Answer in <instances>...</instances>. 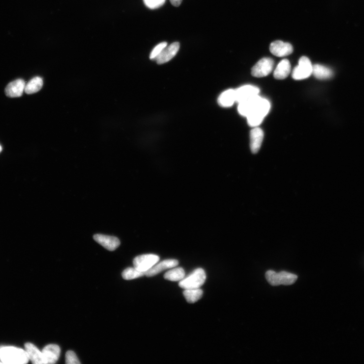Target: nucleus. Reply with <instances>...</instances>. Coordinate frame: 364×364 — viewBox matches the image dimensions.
I'll return each mask as SVG.
<instances>
[{"label": "nucleus", "instance_id": "nucleus-1", "mask_svg": "<svg viewBox=\"0 0 364 364\" xmlns=\"http://www.w3.org/2000/svg\"><path fill=\"white\" fill-rule=\"evenodd\" d=\"M0 361L6 364H26L29 360L26 350L12 346H1Z\"/></svg>", "mask_w": 364, "mask_h": 364}, {"label": "nucleus", "instance_id": "nucleus-2", "mask_svg": "<svg viewBox=\"0 0 364 364\" xmlns=\"http://www.w3.org/2000/svg\"><path fill=\"white\" fill-rule=\"evenodd\" d=\"M270 107V104L267 99L260 97L253 111L246 117L248 124L254 128L260 125L269 113Z\"/></svg>", "mask_w": 364, "mask_h": 364}, {"label": "nucleus", "instance_id": "nucleus-3", "mask_svg": "<svg viewBox=\"0 0 364 364\" xmlns=\"http://www.w3.org/2000/svg\"><path fill=\"white\" fill-rule=\"evenodd\" d=\"M206 274L202 268H198L180 281L179 286L184 289L200 288L205 284Z\"/></svg>", "mask_w": 364, "mask_h": 364}, {"label": "nucleus", "instance_id": "nucleus-4", "mask_svg": "<svg viewBox=\"0 0 364 364\" xmlns=\"http://www.w3.org/2000/svg\"><path fill=\"white\" fill-rule=\"evenodd\" d=\"M265 277L268 283L273 286L292 285L298 278L297 275L290 273L285 271L276 273L273 270L267 271Z\"/></svg>", "mask_w": 364, "mask_h": 364}, {"label": "nucleus", "instance_id": "nucleus-5", "mask_svg": "<svg viewBox=\"0 0 364 364\" xmlns=\"http://www.w3.org/2000/svg\"><path fill=\"white\" fill-rule=\"evenodd\" d=\"M312 65L310 60L306 56H302L299 64L294 69L292 76L295 80H302L309 78L312 74Z\"/></svg>", "mask_w": 364, "mask_h": 364}, {"label": "nucleus", "instance_id": "nucleus-6", "mask_svg": "<svg viewBox=\"0 0 364 364\" xmlns=\"http://www.w3.org/2000/svg\"><path fill=\"white\" fill-rule=\"evenodd\" d=\"M159 256L154 254H146L137 256L133 260L134 267L144 273L151 269L159 260Z\"/></svg>", "mask_w": 364, "mask_h": 364}, {"label": "nucleus", "instance_id": "nucleus-7", "mask_svg": "<svg viewBox=\"0 0 364 364\" xmlns=\"http://www.w3.org/2000/svg\"><path fill=\"white\" fill-rule=\"evenodd\" d=\"M274 61L273 59L264 57L260 60L252 68V75L257 78L265 77L273 71Z\"/></svg>", "mask_w": 364, "mask_h": 364}, {"label": "nucleus", "instance_id": "nucleus-8", "mask_svg": "<svg viewBox=\"0 0 364 364\" xmlns=\"http://www.w3.org/2000/svg\"><path fill=\"white\" fill-rule=\"evenodd\" d=\"M270 51L274 55L279 57H285L290 55L293 52L292 45L281 41H276L272 42L270 46Z\"/></svg>", "mask_w": 364, "mask_h": 364}, {"label": "nucleus", "instance_id": "nucleus-9", "mask_svg": "<svg viewBox=\"0 0 364 364\" xmlns=\"http://www.w3.org/2000/svg\"><path fill=\"white\" fill-rule=\"evenodd\" d=\"M236 102L238 104L259 95L260 89L256 86L245 85L235 90Z\"/></svg>", "mask_w": 364, "mask_h": 364}, {"label": "nucleus", "instance_id": "nucleus-10", "mask_svg": "<svg viewBox=\"0 0 364 364\" xmlns=\"http://www.w3.org/2000/svg\"><path fill=\"white\" fill-rule=\"evenodd\" d=\"M179 261L174 259L164 260L157 263L151 269L145 273V275L148 277H153L159 274L164 270L172 269L178 265Z\"/></svg>", "mask_w": 364, "mask_h": 364}, {"label": "nucleus", "instance_id": "nucleus-11", "mask_svg": "<svg viewBox=\"0 0 364 364\" xmlns=\"http://www.w3.org/2000/svg\"><path fill=\"white\" fill-rule=\"evenodd\" d=\"M180 47L179 43L175 42L165 47L155 59L156 63L158 64H162L172 60L178 52Z\"/></svg>", "mask_w": 364, "mask_h": 364}, {"label": "nucleus", "instance_id": "nucleus-12", "mask_svg": "<svg viewBox=\"0 0 364 364\" xmlns=\"http://www.w3.org/2000/svg\"><path fill=\"white\" fill-rule=\"evenodd\" d=\"M45 364L56 363L60 357V347L54 344L46 345L42 350Z\"/></svg>", "mask_w": 364, "mask_h": 364}, {"label": "nucleus", "instance_id": "nucleus-13", "mask_svg": "<svg viewBox=\"0 0 364 364\" xmlns=\"http://www.w3.org/2000/svg\"><path fill=\"white\" fill-rule=\"evenodd\" d=\"M26 87V82L23 79H18L11 82L5 88L6 95L10 98L19 97L23 95Z\"/></svg>", "mask_w": 364, "mask_h": 364}, {"label": "nucleus", "instance_id": "nucleus-14", "mask_svg": "<svg viewBox=\"0 0 364 364\" xmlns=\"http://www.w3.org/2000/svg\"><path fill=\"white\" fill-rule=\"evenodd\" d=\"M94 239L109 251H114L118 248L121 244L120 241L118 238L103 234L95 235Z\"/></svg>", "mask_w": 364, "mask_h": 364}, {"label": "nucleus", "instance_id": "nucleus-15", "mask_svg": "<svg viewBox=\"0 0 364 364\" xmlns=\"http://www.w3.org/2000/svg\"><path fill=\"white\" fill-rule=\"evenodd\" d=\"M25 350L29 361L34 364H45L42 352H41L34 344L26 343Z\"/></svg>", "mask_w": 364, "mask_h": 364}, {"label": "nucleus", "instance_id": "nucleus-16", "mask_svg": "<svg viewBox=\"0 0 364 364\" xmlns=\"http://www.w3.org/2000/svg\"><path fill=\"white\" fill-rule=\"evenodd\" d=\"M263 132L258 127H255L251 131L250 134V147L252 152L256 154L260 150L263 139Z\"/></svg>", "mask_w": 364, "mask_h": 364}, {"label": "nucleus", "instance_id": "nucleus-17", "mask_svg": "<svg viewBox=\"0 0 364 364\" xmlns=\"http://www.w3.org/2000/svg\"><path fill=\"white\" fill-rule=\"evenodd\" d=\"M291 72V64L288 59L281 60L274 72V77L277 79L286 78Z\"/></svg>", "mask_w": 364, "mask_h": 364}, {"label": "nucleus", "instance_id": "nucleus-18", "mask_svg": "<svg viewBox=\"0 0 364 364\" xmlns=\"http://www.w3.org/2000/svg\"><path fill=\"white\" fill-rule=\"evenodd\" d=\"M260 96L258 95L249 100L238 104V111L240 114L247 117L254 108Z\"/></svg>", "mask_w": 364, "mask_h": 364}, {"label": "nucleus", "instance_id": "nucleus-19", "mask_svg": "<svg viewBox=\"0 0 364 364\" xmlns=\"http://www.w3.org/2000/svg\"><path fill=\"white\" fill-rule=\"evenodd\" d=\"M236 102L235 90L229 89L222 93L219 97L218 103L222 107H229Z\"/></svg>", "mask_w": 364, "mask_h": 364}, {"label": "nucleus", "instance_id": "nucleus-20", "mask_svg": "<svg viewBox=\"0 0 364 364\" xmlns=\"http://www.w3.org/2000/svg\"><path fill=\"white\" fill-rule=\"evenodd\" d=\"M312 74L318 79H326L332 78L334 73L325 66L316 64L312 65Z\"/></svg>", "mask_w": 364, "mask_h": 364}, {"label": "nucleus", "instance_id": "nucleus-21", "mask_svg": "<svg viewBox=\"0 0 364 364\" xmlns=\"http://www.w3.org/2000/svg\"><path fill=\"white\" fill-rule=\"evenodd\" d=\"M43 85V79L41 77H36L32 78L26 85L25 91L27 94H34L41 90Z\"/></svg>", "mask_w": 364, "mask_h": 364}, {"label": "nucleus", "instance_id": "nucleus-22", "mask_svg": "<svg viewBox=\"0 0 364 364\" xmlns=\"http://www.w3.org/2000/svg\"><path fill=\"white\" fill-rule=\"evenodd\" d=\"M183 295L188 303L194 304L201 299L203 291L200 288L184 289Z\"/></svg>", "mask_w": 364, "mask_h": 364}, {"label": "nucleus", "instance_id": "nucleus-23", "mask_svg": "<svg viewBox=\"0 0 364 364\" xmlns=\"http://www.w3.org/2000/svg\"><path fill=\"white\" fill-rule=\"evenodd\" d=\"M185 277L184 270L181 268H173L165 273L164 275L165 279L171 281H178L184 279Z\"/></svg>", "mask_w": 364, "mask_h": 364}, {"label": "nucleus", "instance_id": "nucleus-24", "mask_svg": "<svg viewBox=\"0 0 364 364\" xmlns=\"http://www.w3.org/2000/svg\"><path fill=\"white\" fill-rule=\"evenodd\" d=\"M145 276L144 272L137 270L135 267H129L126 269L122 273V277L125 280H130L138 278Z\"/></svg>", "mask_w": 364, "mask_h": 364}, {"label": "nucleus", "instance_id": "nucleus-25", "mask_svg": "<svg viewBox=\"0 0 364 364\" xmlns=\"http://www.w3.org/2000/svg\"><path fill=\"white\" fill-rule=\"evenodd\" d=\"M166 0H143L145 5L151 9H155L161 7Z\"/></svg>", "mask_w": 364, "mask_h": 364}, {"label": "nucleus", "instance_id": "nucleus-26", "mask_svg": "<svg viewBox=\"0 0 364 364\" xmlns=\"http://www.w3.org/2000/svg\"><path fill=\"white\" fill-rule=\"evenodd\" d=\"M167 42H162L160 44H158L154 49L152 51L151 55H150V58L151 59H155L161 53V52H162L163 50L167 46Z\"/></svg>", "mask_w": 364, "mask_h": 364}, {"label": "nucleus", "instance_id": "nucleus-27", "mask_svg": "<svg viewBox=\"0 0 364 364\" xmlns=\"http://www.w3.org/2000/svg\"><path fill=\"white\" fill-rule=\"evenodd\" d=\"M66 363L68 364H79V362L75 353L72 351H68L66 354Z\"/></svg>", "mask_w": 364, "mask_h": 364}, {"label": "nucleus", "instance_id": "nucleus-28", "mask_svg": "<svg viewBox=\"0 0 364 364\" xmlns=\"http://www.w3.org/2000/svg\"><path fill=\"white\" fill-rule=\"evenodd\" d=\"M182 1H183V0H170L171 4L175 7L179 6Z\"/></svg>", "mask_w": 364, "mask_h": 364}, {"label": "nucleus", "instance_id": "nucleus-29", "mask_svg": "<svg viewBox=\"0 0 364 364\" xmlns=\"http://www.w3.org/2000/svg\"><path fill=\"white\" fill-rule=\"evenodd\" d=\"M2 151V147L1 146V145H0V153H1Z\"/></svg>", "mask_w": 364, "mask_h": 364}]
</instances>
